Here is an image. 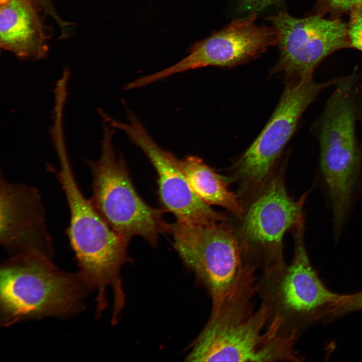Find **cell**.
I'll list each match as a JSON object with an SVG mask.
<instances>
[{"label": "cell", "instance_id": "cell-1", "mask_svg": "<svg viewBox=\"0 0 362 362\" xmlns=\"http://www.w3.org/2000/svg\"><path fill=\"white\" fill-rule=\"evenodd\" d=\"M257 278L248 280L216 310L190 347L187 361H297L295 342L265 329L266 315L253 298Z\"/></svg>", "mask_w": 362, "mask_h": 362}, {"label": "cell", "instance_id": "cell-2", "mask_svg": "<svg viewBox=\"0 0 362 362\" xmlns=\"http://www.w3.org/2000/svg\"><path fill=\"white\" fill-rule=\"evenodd\" d=\"M52 259L26 252L1 264L2 326L48 317L68 318L84 310V299L93 289L79 272H65Z\"/></svg>", "mask_w": 362, "mask_h": 362}, {"label": "cell", "instance_id": "cell-3", "mask_svg": "<svg viewBox=\"0 0 362 362\" xmlns=\"http://www.w3.org/2000/svg\"><path fill=\"white\" fill-rule=\"evenodd\" d=\"M291 231L294 248L290 264L262 272L256 293L266 312L265 328L296 341L312 324L331 316L347 295L330 291L313 268L304 241V223Z\"/></svg>", "mask_w": 362, "mask_h": 362}, {"label": "cell", "instance_id": "cell-4", "mask_svg": "<svg viewBox=\"0 0 362 362\" xmlns=\"http://www.w3.org/2000/svg\"><path fill=\"white\" fill-rule=\"evenodd\" d=\"M59 168H50L65 196L69 211L66 234L77 262L78 272L97 292L96 300L107 301L111 290L115 298L124 294L121 269L130 261L128 242L107 224L76 181L63 145L56 147Z\"/></svg>", "mask_w": 362, "mask_h": 362}, {"label": "cell", "instance_id": "cell-5", "mask_svg": "<svg viewBox=\"0 0 362 362\" xmlns=\"http://www.w3.org/2000/svg\"><path fill=\"white\" fill-rule=\"evenodd\" d=\"M360 76L354 72L340 78L316 124L320 171L330 204L336 208L354 202L362 176L355 132Z\"/></svg>", "mask_w": 362, "mask_h": 362}, {"label": "cell", "instance_id": "cell-6", "mask_svg": "<svg viewBox=\"0 0 362 362\" xmlns=\"http://www.w3.org/2000/svg\"><path fill=\"white\" fill-rule=\"evenodd\" d=\"M285 170L275 167L262 186L242 201L243 211L232 225L244 264L264 272L285 263V233L304 222L305 194L295 200L288 194Z\"/></svg>", "mask_w": 362, "mask_h": 362}, {"label": "cell", "instance_id": "cell-7", "mask_svg": "<svg viewBox=\"0 0 362 362\" xmlns=\"http://www.w3.org/2000/svg\"><path fill=\"white\" fill-rule=\"evenodd\" d=\"M167 232L185 265L210 295L211 311L256 273L244 264L228 219L209 225L177 220L169 224Z\"/></svg>", "mask_w": 362, "mask_h": 362}, {"label": "cell", "instance_id": "cell-8", "mask_svg": "<svg viewBox=\"0 0 362 362\" xmlns=\"http://www.w3.org/2000/svg\"><path fill=\"white\" fill-rule=\"evenodd\" d=\"M113 132L105 124L101 153L97 160H85L92 176V203L109 226L129 243L135 236L153 246L160 234L167 232L164 210L147 204L132 184L121 155L117 157L112 141Z\"/></svg>", "mask_w": 362, "mask_h": 362}, {"label": "cell", "instance_id": "cell-9", "mask_svg": "<svg viewBox=\"0 0 362 362\" xmlns=\"http://www.w3.org/2000/svg\"><path fill=\"white\" fill-rule=\"evenodd\" d=\"M338 80L336 78L319 83L312 77L287 85L264 128L231 167L229 180L237 184L236 195L240 200L249 197L262 186L276 167L304 112L318 94Z\"/></svg>", "mask_w": 362, "mask_h": 362}, {"label": "cell", "instance_id": "cell-10", "mask_svg": "<svg viewBox=\"0 0 362 362\" xmlns=\"http://www.w3.org/2000/svg\"><path fill=\"white\" fill-rule=\"evenodd\" d=\"M277 30L280 56L274 72L291 82L312 77L317 66L328 55L350 47L348 24L320 15L293 17L282 11L269 18Z\"/></svg>", "mask_w": 362, "mask_h": 362}, {"label": "cell", "instance_id": "cell-11", "mask_svg": "<svg viewBox=\"0 0 362 362\" xmlns=\"http://www.w3.org/2000/svg\"><path fill=\"white\" fill-rule=\"evenodd\" d=\"M127 117V122L111 118L110 124L125 132L148 158L157 174L159 198L164 209L172 213L177 220L192 224L209 225L228 219L195 193L180 167L179 159L157 145L129 109Z\"/></svg>", "mask_w": 362, "mask_h": 362}, {"label": "cell", "instance_id": "cell-12", "mask_svg": "<svg viewBox=\"0 0 362 362\" xmlns=\"http://www.w3.org/2000/svg\"><path fill=\"white\" fill-rule=\"evenodd\" d=\"M254 15L232 21L219 31L193 44L176 63L146 75L150 84L172 75L208 66L232 67L253 59L278 42L276 29L258 26Z\"/></svg>", "mask_w": 362, "mask_h": 362}, {"label": "cell", "instance_id": "cell-13", "mask_svg": "<svg viewBox=\"0 0 362 362\" xmlns=\"http://www.w3.org/2000/svg\"><path fill=\"white\" fill-rule=\"evenodd\" d=\"M39 191L0 176V243L11 256L38 252L52 258L54 248L46 226Z\"/></svg>", "mask_w": 362, "mask_h": 362}, {"label": "cell", "instance_id": "cell-14", "mask_svg": "<svg viewBox=\"0 0 362 362\" xmlns=\"http://www.w3.org/2000/svg\"><path fill=\"white\" fill-rule=\"evenodd\" d=\"M46 13L35 0H0V45L21 60H38L49 50Z\"/></svg>", "mask_w": 362, "mask_h": 362}, {"label": "cell", "instance_id": "cell-15", "mask_svg": "<svg viewBox=\"0 0 362 362\" xmlns=\"http://www.w3.org/2000/svg\"><path fill=\"white\" fill-rule=\"evenodd\" d=\"M179 164L192 189L202 200L225 208L235 218L241 215L242 206L236 194L229 190V179L217 173L196 156L179 159Z\"/></svg>", "mask_w": 362, "mask_h": 362}, {"label": "cell", "instance_id": "cell-16", "mask_svg": "<svg viewBox=\"0 0 362 362\" xmlns=\"http://www.w3.org/2000/svg\"><path fill=\"white\" fill-rule=\"evenodd\" d=\"M349 13L348 36L350 47L362 51V2Z\"/></svg>", "mask_w": 362, "mask_h": 362}, {"label": "cell", "instance_id": "cell-17", "mask_svg": "<svg viewBox=\"0 0 362 362\" xmlns=\"http://www.w3.org/2000/svg\"><path fill=\"white\" fill-rule=\"evenodd\" d=\"M43 8L46 15L50 16L56 23L61 30V37L68 36L71 24L63 20L57 14L52 0H35Z\"/></svg>", "mask_w": 362, "mask_h": 362}, {"label": "cell", "instance_id": "cell-18", "mask_svg": "<svg viewBox=\"0 0 362 362\" xmlns=\"http://www.w3.org/2000/svg\"><path fill=\"white\" fill-rule=\"evenodd\" d=\"M325 9L336 14L349 13L362 0H321Z\"/></svg>", "mask_w": 362, "mask_h": 362}, {"label": "cell", "instance_id": "cell-19", "mask_svg": "<svg viewBox=\"0 0 362 362\" xmlns=\"http://www.w3.org/2000/svg\"><path fill=\"white\" fill-rule=\"evenodd\" d=\"M239 8L247 13H255L262 11L269 7L277 4L281 0H238Z\"/></svg>", "mask_w": 362, "mask_h": 362}, {"label": "cell", "instance_id": "cell-20", "mask_svg": "<svg viewBox=\"0 0 362 362\" xmlns=\"http://www.w3.org/2000/svg\"><path fill=\"white\" fill-rule=\"evenodd\" d=\"M355 311H362V291L348 295L345 300L335 311L334 316H337Z\"/></svg>", "mask_w": 362, "mask_h": 362}, {"label": "cell", "instance_id": "cell-21", "mask_svg": "<svg viewBox=\"0 0 362 362\" xmlns=\"http://www.w3.org/2000/svg\"><path fill=\"white\" fill-rule=\"evenodd\" d=\"M359 101H358L357 97V112L359 113L361 121L362 122V97L360 98ZM361 149L362 151V147H361Z\"/></svg>", "mask_w": 362, "mask_h": 362}]
</instances>
